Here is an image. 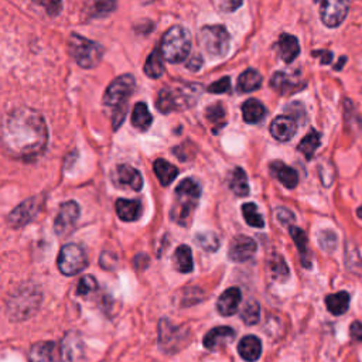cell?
<instances>
[{"mask_svg":"<svg viewBox=\"0 0 362 362\" xmlns=\"http://www.w3.org/2000/svg\"><path fill=\"white\" fill-rule=\"evenodd\" d=\"M202 66V58L201 55H194L187 61V68L191 71H198Z\"/></svg>","mask_w":362,"mask_h":362,"instance_id":"46","label":"cell"},{"mask_svg":"<svg viewBox=\"0 0 362 362\" xmlns=\"http://www.w3.org/2000/svg\"><path fill=\"white\" fill-rule=\"evenodd\" d=\"M201 90L202 86L198 84L173 82L160 90L156 106L163 113L189 109L200 98Z\"/></svg>","mask_w":362,"mask_h":362,"instance_id":"3","label":"cell"},{"mask_svg":"<svg viewBox=\"0 0 362 362\" xmlns=\"http://www.w3.org/2000/svg\"><path fill=\"white\" fill-rule=\"evenodd\" d=\"M240 5H242V3H240V2H229V3H221V5H218L224 12H234L236 8H239Z\"/></svg>","mask_w":362,"mask_h":362,"instance_id":"48","label":"cell"},{"mask_svg":"<svg viewBox=\"0 0 362 362\" xmlns=\"http://www.w3.org/2000/svg\"><path fill=\"white\" fill-rule=\"evenodd\" d=\"M356 214H358V217L362 220V207H359L358 208V211H356Z\"/></svg>","mask_w":362,"mask_h":362,"instance_id":"50","label":"cell"},{"mask_svg":"<svg viewBox=\"0 0 362 362\" xmlns=\"http://www.w3.org/2000/svg\"><path fill=\"white\" fill-rule=\"evenodd\" d=\"M350 10V3L334 2V0H325L320 5V19L324 26L330 28L339 27L347 17Z\"/></svg>","mask_w":362,"mask_h":362,"instance_id":"11","label":"cell"},{"mask_svg":"<svg viewBox=\"0 0 362 362\" xmlns=\"http://www.w3.org/2000/svg\"><path fill=\"white\" fill-rule=\"evenodd\" d=\"M267 267H269L272 279H275V280L285 282L290 275L287 263L285 262V259L279 254H272L269 256Z\"/></svg>","mask_w":362,"mask_h":362,"instance_id":"32","label":"cell"},{"mask_svg":"<svg viewBox=\"0 0 362 362\" xmlns=\"http://www.w3.org/2000/svg\"><path fill=\"white\" fill-rule=\"evenodd\" d=\"M229 189L238 197L249 196L251 189H249V184H248V177H247L245 171L240 167H236L232 171V174L229 177Z\"/></svg>","mask_w":362,"mask_h":362,"instance_id":"34","label":"cell"},{"mask_svg":"<svg viewBox=\"0 0 362 362\" xmlns=\"http://www.w3.org/2000/svg\"><path fill=\"white\" fill-rule=\"evenodd\" d=\"M242 214H244V218H245L248 225H251L254 228H263L265 227V220L258 211L256 204H254V202L244 204L242 205Z\"/></svg>","mask_w":362,"mask_h":362,"instance_id":"37","label":"cell"},{"mask_svg":"<svg viewBox=\"0 0 362 362\" xmlns=\"http://www.w3.org/2000/svg\"><path fill=\"white\" fill-rule=\"evenodd\" d=\"M207 119L217 128H222L225 125V109L221 104H216L207 108Z\"/></svg>","mask_w":362,"mask_h":362,"instance_id":"40","label":"cell"},{"mask_svg":"<svg viewBox=\"0 0 362 362\" xmlns=\"http://www.w3.org/2000/svg\"><path fill=\"white\" fill-rule=\"evenodd\" d=\"M306 86V82L298 77V74H289V73H275V75L270 79V88H274L280 95H290L298 93L301 88Z\"/></svg>","mask_w":362,"mask_h":362,"instance_id":"14","label":"cell"},{"mask_svg":"<svg viewBox=\"0 0 362 362\" xmlns=\"http://www.w3.org/2000/svg\"><path fill=\"white\" fill-rule=\"evenodd\" d=\"M200 41L207 54L221 58L229 51L231 36L224 26H204L200 32Z\"/></svg>","mask_w":362,"mask_h":362,"instance_id":"8","label":"cell"},{"mask_svg":"<svg viewBox=\"0 0 362 362\" xmlns=\"http://www.w3.org/2000/svg\"><path fill=\"white\" fill-rule=\"evenodd\" d=\"M197 245L207 251V252H216L220 248V238L214 232H201L196 236Z\"/></svg>","mask_w":362,"mask_h":362,"instance_id":"38","label":"cell"},{"mask_svg":"<svg viewBox=\"0 0 362 362\" xmlns=\"http://www.w3.org/2000/svg\"><path fill=\"white\" fill-rule=\"evenodd\" d=\"M115 180L119 186L140 191L143 187L142 174L129 164H120L115 170Z\"/></svg>","mask_w":362,"mask_h":362,"instance_id":"17","label":"cell"},{"mask_svg":"<svg viewBox=\"0 0 362 362\" xmlns=\"http://www.w3.org/2000/svg\"><path fill=\"white\" fill-rule=\"evenodd\" d=\"M240 300H242V294H240V290L238 287L227 289L217 300L218 313L224 317L234 316L239 309Z\"/></svg>","mask_w":362,"mask_h":362,"instance_id":"19","label":"cell"},{"mask_svg":"<svg viewBox=\"0 0 362 362\" xmlns=\"http://www.w3.org/2000/svg\"><path fill=\"white\" fill-rule=\"evenodd\" d=\"M350 336L352 341L355 343H362V323L354 321L350 327Z\"/></svg>","mask_w":362,"mask_h":362,"instance_id":"45","label":"cell"},{"mask_svg":"<svg viewBox=\"0 0 362 362\" xmlns=\"http://www.w3.org/2000/svg\"><path fill=\"white\" fill-rule=\"evenodd\" d=\"M234 339H235L234 328L222 325V327H216L213 330H209L202 340V344L207 350L214 351L220 348L222 344L232 341Z\"/></svg>","mask_w":362,"mask_h":362,"instance_id":"20","label":"cell"},{"mask_svg":"<svg viewBox=\"0 0 362 362\" xmlns=\"http://www.w3.org/2000/svg\"><path fill=\"white\" fill-rule=\"evenodd\" d=\"M290 231V235L294 240V244L300 252V256H301V263H303L305 267H310L312 266V251H310V247H309V239H307V235L305 234L303 229H300L298 227H290L289 228Z\"/></svg>","mask_w":362,"mask_h":362,"instance_id":"25","label":"cell"},{"mask_svg":"<svg viewBox=\"0 0 362 362\" xmlns=\"http://www.w3.org/2000/svg\"><path fill=\"white\" fill-rule=\"evenodd\" d=\"M240 318L247 324V325H255L259 323L260 318V306L256 303L255 300L248 301L245 307L240 312Z\"/></svg>","mask_w":362,"mask_h":362,"instance_id":"39","label":"cell"},{"mask_svg":"<svg viewBox=\"0 0 362 362\" xmlns=\"http://www.w3.org/2000/svg\"><path fill=\"white\" fill-rule=\"evenodd\" d=\"M238 354L247 362H255L262 355V341L256 336H245L238 344Z\"/></svg>","mask_w":362,"mask_h":362,"instance_id":"24","label":"cell"},{"mask_svg":"<svg viewBox=\"0 0 362 362\" xmlns=\"http://www.w3.org/2000/svg\"><path fill=\"white\" fill-rule=\"evenodd\" d=\"M242 116L244 120L249 125H256L265 119L266 116V108L262 102H259L255 98H251L244 102L242 105Z\"/></svg>","mask_w":362,"mask_h":362,"instance_id":"26","label":"cell"},{"mask_svg":"<svg viewBox=\"0 0 362 362\" xmlns=\"http://www.w3.org/2000/svg\"><path fill=\"white\" fill-rule=\"evenodd\" d=\"M98 287L97 285V280L93 278V276H84L79 283H78V287H77V294L78 296H88L93 292H95Z\"/></svg>","mask_w":362,"mask_h":362,"instance_id":"42","label":"cell"},{"mask_svg":"<svg viewBox=\"0 0 362 362\" xmlns=\"http://www.w3.org/2000/svg\"><path fill=\"white\" fill-rule=\"evenodd\" d=\"M116 214L125 222L137 221L142 216V204L139 200L120 198L116 201Z\"/></svg>","mask_w":362,"mask_h":362,"instance_id":"23","label":"cell"},{"mask_svg":"<svg viewBox=\"0 0 362 362\" xmlns=\"http://www.w3.org/2000/svg\"><path fill=\"white\" fill-rule=\"evenodd\" d=\"M79 205L75 201L64 202L58 209L57 218L54 221L55 234L59 236H67L73 232L79 218Z\"/></svg>","mask_w":362,"mask_h":362,"instance_id":"10","label":"cell"},{"mask_svg":"<svg viewBox=\"0 0 362 362\" xmlns=\"http://www.w3.org/2000/svg\"><path fill=\"white\" fill-rule=\"evenodd\" d=\"M153 170L163 186H170L178 175V169L164 159H158L153 163Z\"/></svg>","mask_w":362,"mask_h":362,"instance_id":"35","label":"cell"},{"mask_svg":"<svg viewBox=\"0 0 362 362\" xmlns=\"http://www.w3.org/2000/svg\"><path fill=\"white\" fill-rule=\"evenodd\" d=\"M160 54L169 63H183L191 51V35L181 26L170 27L160 41Z\"/></svg>","mask_w":362,"mask_h":362,"instance_id":"5","label":"cell"},{"mask_svg":"<svg viewBox=\"0 0 362 362\" xmlns=\"http://www.w3.org/2000/svg\"><path fill=\"white\" fill-rule=\"evenodd\" d=\"M347 63V57H343V59H341V63H339L337 66H336V70L339 71V70H343V66Z\"/></svg>","mask_w":362,"mask_h":362,"instance_id":"49","label":"cell"},{"mask_svg":"<svg viewBox=\"0 0 362 362\" xmlns=\"http://www.w3.org/2000/svg\"><path fill=\"white\" fill-rule=\"evenodd\" d=\"M181 343V336L178 330L173 327L167 320H162L160 323V345L166 351H175V344Z\"/></svg>","mask_w":362,"mask_h":362,"instance_id":"29","label":"cell"},{"mask_svg":"<svg viewBox=\"0 0 362 362\" xmlns=\"http://www.w3.org/2000/svg\"><path fill=\"white\" fill-rule=\"evenodd\" d=\"M61 362H82L85 356L84 344L78 334L68 333L61 341Z\"/></svg>","mask_w":362,"mask_h":362,"instance_id":"16","label":"cell"},{"mask_svg":"<svg viewBox=\"0 0 362 362\" xmlns=\"http://www.w3.org/2000/svg\"><path fill=\"white\" fill-rule=\"evenodd\" d=\"M68 51L78 66L88 70L97 67L104 55L101 44L90 41L77 33H73L68 39Z\"/></svg>","mask_w":362,"mask_h":362,"instance_id":"7","label":"cell"},{"mask_svg":"<svg viewBox=\"0 0 362 362\" xmlns=\"http://www.w3.org/2000/svg\"><path fill=\"white\" fill-rule=\"evenodd\" d=\"M320 144H321V135L320 132L313 129L306 135V137H303V140L298 143L297 150L307 160H312L317 152V149L320 147Z\"/></svg>","mask_w":362,"mask_h":362,"instance_id":"33","label":"cell"},{"mask_svg":"<svg viewBox=\"0 0 362 362\" xmlns=\"http://www.w3.org/2000/svg\"><path fill=\"white\" fill-rule=\"evenodd\" d=\"M88 265L85 251L77 244H67L58 254L57 266L66 276H74L82 272Z\"/></svg>","mask_w":362,"mask_h":362,"instance_id":"9","label":"cell"},{"mask_svg":"<svg viewBox=\"0 0 362 362\" xmlns=\"http://www.w3.org/2000/svg\"><path fill=\"white\" fill-rule=\"evenodd\" d=\"M229 89H231V79L228 77H224L220 81L211 84L207 90L211 94H225L229 93Z\"/></svg>","mask_w":362,"mask_h":362,"instance_id":"44","label":"cell"},{"mask_svg":"<svg viewBox=\"0 0 362 362\" xmlns=\"http://www.w3.org/2000/svg\"><path fill=\"white\" fill-rule=\"evenodd\" d=\"M30 362H59L61 354H59L55 343L41 341L32 347L28 352Z\"/></svg>","mask_w":362,"mask_h":362,"instance_id":"18","label":"cell"},{"mask_svg":"<svg viewBox=\"0 0 362 362\" xmlns=\"http://www.w3.org/2000/svg\"><path fill=\"white\" fill-rule=\"evenodd\" d=\"M260 85H262V75L254 68H248L247 71H244L239 75L236 82V88L240 94L254 93V90L260 88Z\"/></svg>","mask_w":362,"mask_h":362,"instance_id":"27","label":"cell"},{"mask_svg":"<svg viewBox=\"0 0 362 362\" xmlns=\"http://www.w3.org/2000/svg\"><path fill=\"white\" fill-rule=\"evenodd\" d=\"M144 73L150 78H160L164 73V64H163V57L159 50L153 51L149 55L144 64Z\"/></svg>","mask_w":362,"mask_h":362,"instance_id":"36","label":"cell"},{"mask_svg":"<svg viewBox=\"0 0 362 362\" xmlns=\"http://www.w3.org/2000/svg\"><path fill=\"white\" fill-rule=\"evenodd\" d=\"M0 139L12 156L17 159L37 158L48 143L46 119L33 108H15L2 120Z\"/></svg>","mask_w":362,"mask_h":362,"instance_id":"1","label":"cell"},{"mask_svg":"<svg viewBox=\"0 0 362 362\" xmlns=\"http://www.w3.org/2000/svg\"><path fill=\"white\" fill-rule=\"evenodd\" d=\"M270 173L286 189H294L298 184L297 171L283 162H274L270 164Z\"/></svg>","mask_w":362,"mask_h":362,"instance_id":"21","label":"cell"},{"mask_svg":"<svg viewBox=\"0 0 362 362\" xmlns=\"http://www.w3.org/2000/svg\"><path fill=\"white\" fill-rule=\"evenodd\" d=\"M41 303V293L35 286H26L19 289L8 303L9 314L13 320L21 321L32 317Z\"/></svg>","mask_w":362,"mask_h":362,"instance_id":"6","label":"cell"},{"mask_svg":"<svg viewBox=\"0 0 362 362\" xmlns=\"http://www.w3.org/2000/svg\"><path fill=\"white\" fill-rule=\"evenodd\" d=\"M173 265L180 274H190L194 269L193 252L187 245H181L173 254Z\"/></svg>","mask_w":362,"mask_h":362,"instance_id":"30","label":"cell"},{"mask_svg":"<svg viewBox=\"0 0 362 362\" xmlns=\"http://www.w3.org/2000/svg\"><path fill=\"white\" fill-rule=\"evenodd\" d=\"M275 216H276V220L279 221V224L283 225V227H289V228H290V227H293V224H294V221H296L294 214L292 213L290 209H287V208H285V207L276 208V209H275Z\"/></svg>","mask_w":362,"mask_h":362,"instance_id":"43","label":"cell"},{"mask_svg":"<svg viewBox=\"0 0 362 362\" xmlns=\"http://www.w3.org/2000/svg\"><path fill=\"white\" fill-rule=\"evenodd\" d=\"M269 131L278 142H289L297 133V120L292 115H279L272 120Z\"/></svg>","mask_w":362,"mask_h":362,"instance_id":"15","label":"cell"},{"mask_svg":"<svg viewBox=\"0 0 362 362\" xmlns=\"http://www.w3.org/2000/svg\"><path fill=\"white\" fill-rule=\"evenodd\" d=\"M153 124V116L150 113L147 105L144 102H139L135 105L133 112H132V125L137 131H147L150 125Z\"/></svg>","mask_w":362,"mask_h":362,"instance_id":"31","label":"cell"},{"mask_svg":"<svg viewBox=\"0 0 362 362\" xmlns=\"http://www.w3.org/2000/svg\"><path fill=\"white\" fill-rule=\"evenodd\" d=\"M174 204L171 208V220L181 227L190 224L194 211L198 205L201 189L197 181L186 178L175 189Z\"/></svg>","mask_w":362,"mask_h":362,"instance_id":"4","label":"cell"},{"mask_svg":"<svg viewBox=\"0 0 362 362\" xmlns=\"http://www.w3.org/2000/svg\"><path fill=\"white\" fill-rule=\"evenodd\" d=\"M258 245L255 240L247 235H239L236 238L232 239V242L229 245V251H228V258L234 262H247L249 259L254 258V255L256 254Z\"/></svg>","mask_w":362,"mask_h":362,"instance_id":"13","label":"cell"},{"mask_svg":"<svg viewBox=\"0 0 362 362\" xmlns=\"http://www.w3.org/2000/svg\"><path fill=\"white\" fill-rule=\"evenodd\" d=\"M39 209H40V198L39 197L26 200L24 202H21L19 207H16L12 211L9 218H8V222L13 228H21L36 217V214L39 213Z\"/></svg>","mask_w":362,"mask_h":362,"instance_id":"12","label":"cell"},{"mask_svg":"<svg viewBox=\"0 0 362 362\" xmlns=\"http://www.w3.org/2000/svg\"><path fill=\"white\" fill-rule=\"evenodd\" d=\"M135 88H136L135 78L129 74H125L113 79L105 90L104 105L111 112L112 125L115 131L124 124L126 109H128L126 102L132 97Z\"/></svg>","mask_w":362,"mask_h":362,"instance_id":"2","label":"cell"},{"mask_svg":"<svg viewBox=\"0 0 362 362\" xmlns=\"http://www.w3.org/2000/svg\"><path fill=\"white\" fill-rule=\"evenodd\" d=\"M313 55H323V57H321V64H330L331 59H333V53L327 51V50L313 51Z\"/></svg>","mask_w":362,"mask_h":362,"instance_id":"47","label":"cell"},{"mask_svg":"<svg viewBox=\"0 0 362 362\" xmlns=\"http://www.w3.org/2000/svg\"><path fill=\"white\" fill-rule=\"evenodd\" d=\"M350 300H351V297L347 292H339V293L328 294L325 297V307L333 316H341V314L347 313V310L350 307Z\"/></svg>","mask_w":362,"mask_h":362,"instance_id":"28","label":"cell"},{"mask_svg":"<svg viewBox=\"0 0 362 362\" xmlns=\"http://www.w3.org/2000/svg\"><path fill=\"white\" fill-rule=\"evenodd\" d=\"M276 50L279 57L283 59L285 63H292L294 59L298 57L300 54V46H298V40L287 33L280 35L278 43H276Z\"/></svg>","mask_w":362,"mask_h":362,"instance_id":"22","label":"cell"},{"mask_svg":"<svg viewBox=\"0 0 362 362\" xmlns=\"http://www.w3.org/2000/svg\"><path fill=\"white\" fill-rule=\"evenodd\" d=\"M318 242L324 251L333 252L337 247V235L334 231L324 229L318 234Z\"/></svg>","mask_w":362,"mask_h":362,"instance_id":"41","label":"cell"}]
</instances>
